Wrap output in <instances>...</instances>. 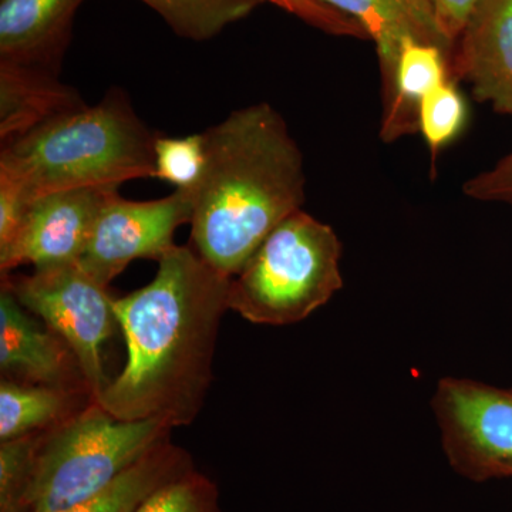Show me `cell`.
Returning a JSON list of instances; mask_svg holds the SVG:
<instances>
[{"instance_id":"1","label":"cell","mask_w":512,"mask_h":512,"mask_svg":"<svg viewBox=\"0 0 512 512\" xmlns=\"http://www.w3.org/2000/svg\"><path fill=\"white\" fill-rule=\"evenodd\" d=\"M229 285L194 248L175 245L150 284L114 301L127 363L96 402L121 420L191 424L210 390Z\"/></svg>"},{"instance_id":"2","label":"cell","mask_w":512,"mask_h":512,"mask_svg":"<svg viewBox=\"0 0 512 512\" xmlns=\"http://www.w3.org/2000/svg\"><path fill=\"white\" fill-rule=\"evenodd\" d=\"M204 138L192 248L232 279L282 221L303 210L305 161L284 117L265 101L232 111Z\"/></svg>"},{"instance_id":"3","label":"cell","mask_w":512,"mask_h":512,"mask_svg":"<svg viewBox=\"0 0 512 512\" xmlns=\"http://www.w3.org/2000/svg\"><path fill=\"white\" fill-rule=\"evenodd\" d=\"M157 137L126 93L113 89L96 106L86 104L2 144L0 175L30 200L76 188H119L153 178Z\"/></svg>"},{"instance_id":"4","label":"cell","mask_w":512,"mask_h":512,"mask_svg":"<svg viewBox=\"0 0 512 512\" xmlns=\"http://www.w3.org/2000/svg\"><path fill=\"white\" fill-rule=\"evenodd\" d=\"M160 420H121L96 400L43 431L23 510L56 512L99 494L170 437Z\"/></svg>"},{"instance_id":"5","label":"cell","mask_w":512,"mask_h":512,"mask_svg":"<svg viewBox=\"0 0 512 512\" xmlns=\"http://www.w3.org/2000/svg\"><path fill=\"white\" fill-rule=\"evenodd\" d=\"M340 259L342 242L333 228L296 211L231 279L229 309L256 325L301 322L342 288Z\"/></svg>"},{"instance_id":"6","label":"cell","mask_w":512,"mask_h":512,"mask_svg":"<svg viewBox=\"0 0 512 512\" xmlns=\"http://www.w3.org/2000/svg\"><path fill=\"white\" fill-rule=\"evenodd\" d=\"M20 305L35 313L69 346L93 400L109 384L103 346L119 326L110 286L101 284L79 262L37 268L30 275L2 274Z\"/></svg>"},{"instance_id":"7","label":"cell","mask_w":512,"mask_h":512,"mask_svg":"<svg viewBox=\"0 0 512 512\" xmlns=\"http://www.w3.org/2000/svg\"><path fill=\"white\" fill-rule=\"evenodd\" d=\"M434 414L451 468L474 483L512 473V387L446 377L434 393Z\"/></svg>"},{"instance_id":"8","label":"cell","mask_w":512,"mask_h":512,"mask_svg":"<svg viewBox=\"0 0 512 512\" xmlns=\"http://www.w3.org/2000/svg\"><path fill=\"white\" fill-rule=\"evenodd\" d=\"M192 192L175 190L168 197L131 201L111 192L99 212L79 264L101 284L123 274L136 259L160 261L175 247L174 234L191 222Z\"/></svg>"},{"instance_id":"9","label":"cell","mask_w":512,"mask_h":512,"mask_svg":"<svg viewBox=\"0 0 512 512\" xmlns=\"http://www.w3.org/2000/svg\"><path fill=\"white\" fill-rule=\"evenodd\" d=\"M117 187L76 188L37 197L18 237L0 251V271L73 264L82 258L104 202Z\"/></svg>"},{"instance_id":"10","label":"cell","mask_w":512,"mask_h":512,"mask_svg":"<svg viewBox=\"0 0 512 512\" xmlns=\"http://www.w3.org/2000/svg\"><path fill=\"white\" fill-rule=\"evenodd\" d=\"M453 79L512 117V0H480L454 46Z\"/></svg>"},{"instance_id":"11","label":"cell","mask_w":512,"mask_h":512,"mask_svg":"<svg viewBox=\"0 0 512 512\" xmlns=\"http://www.w3.org/2000/svg\"><path fill=\"white\" fill-rule=\"evenodd\" d=\"M84 0H0V60L60 72Z\"/></svg>"},{"instance_id":"12","label":"cell","mask_w":512,"mask_h":512,"mask_svg":"<svg viewBox=\"0 0 512 512\" xmlns=\"http://www.w3.org/2000/svg\"><path fill=\"white\" fill-rule=\"evenodd\" d=\"M0 369L30 384L66 389L73 377L84 383L72 376L82 372L69 346L53 330L40 329L5 286L0 293Z\"/></svg>"},{"instance_id":"13","label":"cell","mask_w":512,"mask_h":512,"mask_svg":"<svg viewBox=\"0 0 512 512\" xmlns=\"http://www.w3.org/2000/svg\"><path fill=\"white\" fill-rule=\"evenodd\" d=\"M355 20L373 40L382 74V94L392 87L404 40L409 37L443 47L453 60L454 46L441 32L431 0H320Z\"/></svg>"},{"instance_id":"14","label":"cell","mask_w":512,"mask_h":512,"mask_svg":"<svg viewBox=\"0 0 512 512\" xmlns=\"http://www.w3.org/2000/svg\"><path fill=\"white\" fill-rule=\"evenodd\" d=\"M86 106L79 92L43 67L0 60V141L25 136L47 121Z\"/></svg>"},{"instance_id":"15","label":"cell","mask_w":512,"mask_h":512,"mask_svg":"<svg viewBox=\"0 0 512 512\" xmlns=\"http://www.w3.org/2000/svg\"><path fill=\"white\" fill-rule=\"evenodd\" d=\"M450 79H453L451 55L443 47L414 37L404 40L392 87L383 96L382 140L393 143L419 133L421 101Z\"/></svg>"},{"instance_id":"16","label":"cell","mask_w":512,"mask_h":512,"mask_svg":"<svg viewBox=\"0 0 512 512\" xmlns=\"http://www.w3.org/2000/svg\"><path fill=\"white\" fill-rule=\"evenodd\" d=\"M192 467L190 454L167 437L99 494L56 512H137L158 488Z\"/></svg>"},{"instance_id":"17","label":"cell","mask_w":512,"mask_h":512,"mask_svg":"<svg viewBox=\"0 0 512 512\" xmlns=\"http://www.w3.org/2000/svg\"><path fill=\"white\" fill-rule=\"evenodd\" d=\"M72 392L64 387L0 383V443L49 430L67 419Z\"/></svg>"},{"instance_id":"18","label":"cell","mask_w":512,"mask_h":512,"mask_svg":"<svg viewBox=\"0 0 512 512\" xmlns=\"http://www.w3.org/2000/svg\"><path fill=\"white\" fill-rule=\"evenodd\" d=\"M184 39L204 42L251 15L256 0H141Z\"/></svg>"},{"instance_id":"19","label":"cell","mask_w":512,"mask_h":512,"mask_svg":"<svg viewBox=\"0 0 512 512\" xmlns=\"http://www.w3.org/2000/svg\"><path fill=\"white\" fill-rule=\"evenodd\" d=\"M468 123V104L450 79L431 90L420 104L419 133L436 163L444 148L453 144Z\"/></svg>"},{"instance_id":"20","label":"cell","mask_w":512,"mask_h":512,"mask_svg":"<svg viewBox=\"0 0 512 512\" xmlns=\"http://www.w3.org/2000/svg\"><path fill=\"white\" fill-rule=\"evenodd\" d=\"M153 178L174 185L175 190L194 192L204 175V133L184 137H157Z\"/></svg>"},{"instance_id":"21","label":"cell","mask_w":512,"mask_h":512,"mask_svg":"<svg viewBox=\"0 0 512 512\" xmlns=\"http://www.w3.org/2000/svg\"><path fill=\"white\" fill-rule=\"evenodd\" d=\"M137 512H224L220 491L210 477L197 468L168 481L147 498Z\"/></svg>"},{"instance_id":"22","label":"cell","mask_w":512,"mask_h":512,"mask_svg":"<svg viewBox=\"0 0 512 512\" xmlns=\"http://www.w3.org/2000/svg\"><path fill=\"white\" fill-rule=\"evenodd\" d=\"M43 431L0 444V512H25L23 501Z\"/></svg>"},{"instance_id":"23","label":"cell","mask_w":512,"mask_h":512,"mask_svg":"<svg viewBox=\"0 0 512 512\" xmlns=\"http://www.w3.org/2000/svg\"><path fill=\"white\" fill-rule=\"evenodd\" d=\"M259 3H271L276 8L296 16L312 28L322 30L328 35L367 39L366 33L355 22L338 10L330 8L320 0H256Z\"/></svg>"},{"instance_id":"24","label":"cell","mask_w":512,"mask_h":512,"mask_svg":"<svg viewBox=\"0 0 512 512\" xmlns=\"http://www.w3.org/2000/svg\"><path fill=\"white\" fill-rule=\"evenodd\" d=\"M463 194L471 200L498 202L512 207V153L501 158L494 167L467 180Z\"/></svg>"},{"instance_id":"25","label":"cell","mask_w":512,"mask_h":512,"mask_svg":"<svg viewBox=\"0 0 512 512\" xmlns=\"http://www.w3.org/2000/svg\"><path fill=\"white\" fill-rule=\"evenodd\" d=\"M32 201L15 181L0 175V251L18 237Z\"/></svg>"},{"instance_id":"26","label":"cell","mask_w":512,"mask_h":512,"mask_svg":"<svg viewBox=\"0 0 512 512\" xmlns=\"http://www.w3.org/2000/svg\"><path fill=\"white\" fill-rule=\"evenodd\" d=\"M478 3L480 0H434L437 22L451 45L456 46L458 37Z\"/></svg>"},{"instance_id":"27","label":"cell","mask_w":512,"mask_h":512,"mask_svg":"<svg viewBox=\"0 0 512 512\" xmlns=\"http://www.w3.org/2000/svg\"><path fill=\"white\" fill-rule=\"evenodd\" d=\"M433 2H434V0H431V3H433Z\"/></svg>"},{"instance_id":"28","label":"cell","mask_w":512,"mask_h":512,"mask_svg":"<svg viewBox=\"0 0 512 512\" xmlns=\"http://www.w3.org/2000/svg\"><path fill=\"white\" fill-rule=\"evenodd\" d=\"M510 478H512V473H511V476H510Z\"/></svg>"}]
</instances>
